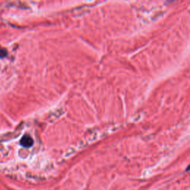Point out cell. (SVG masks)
Here are the masks:
<instances>
[{
	"mask_svg": "<svg viewBox=\"0 0 190 190\" xmlns=\"http://www.w3.org/2000/svg\"><path fill=\"white\" fill-rule=\"evenodd\" d=\"M20 143L22 146L25 147V148H29V147H31L33 146L34 141H33L32 138L29 135H24L22 139H21Z\"/></svg>",
	"mask_w": 190,
	"mask_h": 190,
	"instance_id": "obj_1",
	"label": "cell"
},
{
	"mask_svg": "<svg viewBox=\"0 0 190 190\" xmlns=\"http://www.w3.org/2000/svg\"><path fill=\"white\" fill-rule=\"evenodd\" d=\"M7 56V51L5 49L3 48H0V57L3 58Z\"/></svg>",
	"mask_w": 190,
	"mask_h": 190,
	"instance_id": "obj_2",
	"label": "cell"
}]
</instances>
